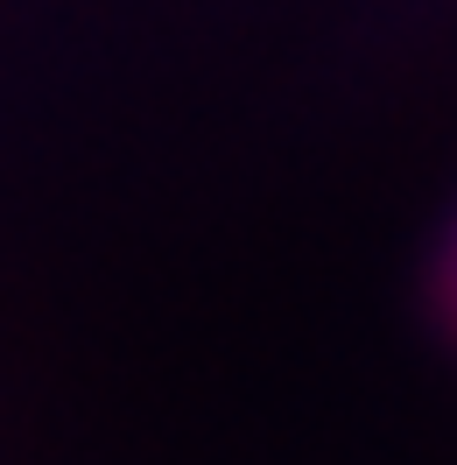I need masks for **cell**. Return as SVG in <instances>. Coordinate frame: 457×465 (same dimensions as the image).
Returning a JSON list of instances; mask_svg holds the SVG:
<instances>
[{
    "label": "cell",
    "mask_w": 457,
    "mask_h": 465,
    "mask_svg": "<svg viewBox=\"0 0 457 465\" xmlns=\"http://www.w3.org/2000/svg\"><path fill=\"white\" fill-rule=\"evenodd\" d=\"M451 311H457V254H451Z\"/></svg>",
    "instance_id": "obj_1"
}]
</instances>
